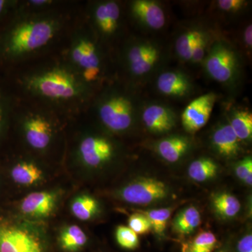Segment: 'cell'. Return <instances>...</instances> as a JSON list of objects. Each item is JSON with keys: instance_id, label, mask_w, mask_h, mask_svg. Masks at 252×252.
Listing matches in <instances>:
<instances>
[{"instance_id": "6da1fadb", "label": "cell", "mask_w": 252, "mask_h": 252, "mask_svg": "<svg viewBox=\"0 0 252 252\" xmlns=\"http://www.w3.org/2000/svg\"><path fill=\"white\" fill-rule=\"evenodd\" d=\"M53 18L11 19L0 29V64L7 65L47 45L59 31Z\"/></svg>"}, {"instance_id": "7a4b0ae2", "label": "cell", "mask_w": 252, "mask_h": 252, "mask_svg": "<svg viewBox=\"0 0 252 252\" xmlns=\"http://www.w3.org/2000/svg\"><path fill=\"white\" fill-rule=\"evenodd\" d=\"M26 85L35 95L54 102L73 100L83 91L82 84L74 73L59 67L32 74L27 79Z\"/></svg>"}, {"instance_id": "3957f363", "label": "cell", "mask_w": 252, "mask_h": 252, "mask_svg": "<svg viewBox=\"0 0 252 252\" xmlns=\"http://www.w3.org/2000/svg\"><path fill=\"white\" fill-rule=\"evenodd\" d=\"M0 252H44L35 235L0 215Z\"/></svg>"}, {"instance_id": "277c9868", "label": "cell", "mask_w": 252, "mask_h": 252, "mask_svg": "<svg viewBox=\"0 0 252 252\" xmlns=\"http://www.w3.org/2000/svg\"><path fill=\"white\" fill-rule=\"evenodd\" d=\"M99 116L104 125L109 130L122 132L132 125L133 107L127 97L121 94H114L101 103Z\"/></svg>"}, {"instance_id": "5b68a950", "label": "cell", "mask_w": 252, "mask_h": 252, "mask_svg": "<svg viewBox=\"0 0 252 252\" xmlns=\"http://www.w3.org/2000/svg\"><path fill=\"white\" fill-rule=\"evenodd\" d=\"M207 74L219 82L227 83L234 78L238 62L234 51L222 42L212 46L205 61Z\"/></svg>"}, {"instance_id": "8992f818", "label": "cell", "mask_w": 252, "mask_h": 252, "mask_svg": "<svg viewBox=\"0 0 252 252\" xmlns=\"http://www.w3.org/2000/svg\"><path fill=\"white\" fill-rule=\"evenodd\" d=\"M121 197L126 203L134 205H149L160 201L168 195L166 185L152 178H141L126 186Z\"/></svg>"}, {"instance_id": "52a82bcc", "label": "cell", "mask_w": 252, "mask_h": 252, "mask_svg": "<svg viewBox=\"0 0 252 252\" xmlns=\"http://www.w3.org/2000/svg\"><path fill=\"white\" fill-rule=\"evenodd\" d=\"M70 55L72 62L81 69L84 81L91 82L97 79L100 68L98 53L94 42L80 38L74 42Z\"/></svg>"}, {"instance_id": "ba28073f", "label": "cell", "mask_w": 252, "mask_h": 252, "mask_svg": "<svg viewBox=\"0 0 252 252\" xmlns=\"http://www.w3.org/2000/svg\"><path fill=\"white\" fill-rule=\"evenodd\" d=\"M216 99V94L210 93L194 99L186 107L182 113V122L187 132L194 133L206 125Z\"/></svg>"}, {"instance_id": "9c48e42d", "label": "cell", "mask_w": 252, "mask_h": 252, "mask_svg": "<svg viewBox=\"0 0 252 252\" xmlns=\"http://www.w3.org/2000/svg\"><path fill=\"white\" fill-rule=\"evenodd\" d=\"M79 152L86 165L97 167L110 160L113 147L112 144L103 137L89 136L81 142Z\"/></svg>"}, {"instance_id": "30bf717a", "label": "cell", "mask_w": 252, "mask_h": 252, "mask_svg": "<svg viewBox=\"0 0 252 252\" xmlns=\"http://www.w3.org/2000/svg\"><path fill=\"white\" fill-rule=\"evenodd\" d=\"M157 46L149 43L132 46L127 53V63L132 74L143 76L150 72L159 58Z\"/></svg>"}, {"instance_id": "8fae6325", "label": "cell", "mask_w": 252, "mask_h": 252, "mask_svg": "<svg viewBox=\"0 0 252 252\" xmlns=\"http://www.w3.org/2000/svg\"><path fill=\"white\" fill-rule=\"evenodd\" d=\"M24 132L28 143L33 149L41 150L49 146L52 137V127L44 117L33 115L26 119Z\"/></svg>"}, {"instance_id": "7c38bea8", "label": "cell", "mask_w": 252, "mask_h": 252, "mask_svg": "<svg viewBox=\"0 0 252 252\" xmlns=\"http://www.w3.org/2000/svg\"><path fill=\"white\" fill-rule=\"evenodd\" d=\"M56 196L51 192H34L28 195L21 203V211L32 217H49L56 206Z\"/></svg>"}, {"instance_id": "4fadbf2b", "label": "cell", "mask_w": 252, "mask_h": 252, "mask_svg": "<svg viewBox=\"0 0 252 252\" xmlns=\"http://www.w3.org/2000/svg\"><path fill=\"white\" fill-rule=\"evenodd\" d=\"M142 120L146 127L155 133H164L172 130L176 121L172 111L160 104H152L146 107Z\"/></svg>"}, {"instance_id": "5bb4252c", "label": "cell", "mask_w": 252, "mask_h": 252, "mask_svg": "<svg viewBox=\"0 0 252 252\" xmlns=\"http://www.w3.org/2000/svg\"><path fill=\"white\" fill-rule=\"evenodd\" d=\"M131 10L137 20L151 29L160 30L165 26V13L155 1L137 0L132 3Z\"/></svg>"}, {"instance_id": "9a60e30c", "label": "cell", "mask_w": 252, "mask_h": 252, "mask_svg": "<svg viewBox=\"0 0 252 252\" xmlns=\"http://www.w3.org/2000/svg\"><path fill=\"white\" fill-rule=\"evenodd\" d=\"M157 88L165 95L183 97L189 94L191 85L185 74L177 72H166L158 78Z\"/></svg>"}, {"instance_id": "2e32d148", "label": "cell", "mask_w": 252, "mask_h": 252, "mask_svg": "<svg viewBox=\"0 0 252 252\" xmlns=\"http://www.w3.org/2000/svg\"><path fill=\"white\" fill-rule=\"evenodd\" d=\"M120 7L115 1H106L97 5L94 16L99 31L111 34L116 31L120 18Z\"/></svg>"}, {"instance_id": "e0dca14e", "label": "cell", "mask_w": 252, "mask_h": 252, "mask_svg": "<svg viewBox=\"0 0 252 252\" xmlns=\"http://www.w3.org/2000/svg\"><path fill=\"white\" fill-rule=\"evenodd\" d=\"M212 141L217 152L223 157H234L240 151V140L229 124L215 130Z\"/></svg>"}, {"instance_id": "ac0fdd59", "label": "cell", "mask_w": 252, "mask_h": 252, "mask_svg": "<svg viewBox=\"0 0 252 252\" xmlns=\"http://www.w3.org/2000/svg\"><path fill=\"white\" fill-rule=\"evenodd\" d=\"M189 142L185 137L173 136L160 141L157 150L160 157L169 162H175L188 151Z\"/></svg>"}, {"instance_id": "d6986e66", "label": "cell", "mask_w": 252, "mask_h": 252, "mask_svg": "<svg viewBox=\"0 0 252 252\" xmlns=\"http://www.w3.org/2000/svg\"><path fill=\"white\" fill-rule=\"evenodd\" d=\"M200 223V212L196 207L190 206L179 212L172 222V226L177 234L185 236L191 234Z\"/></svg>"}, {"instance_id": "ffe728a7", "label": "cell", "mask_w": 252, "mask_h": 252, "mask_svg": "<svg viewBox=\"0 0 252 252\" xmlns=\"http://www.w3.org/2000/svg\"><path fill=\"white\" fill-rule=\"evenodd\" d=\"M42 176L40 169L32 162H18L9 170L11 180L19 185H34L42 179Z\"/></svg>"}, {"instance_id": "44dd1931", "label": "cell", "mask_w": 252, "mask_h": 252, "mask_svg": "<svg viewBox=\"0 0 252 252\" xmlns=\"http://www.w3.org/2000/svg\"><path fill=\"white\" fill-rule=\"evenodd\" d=\"M212 206L219 216L223 219H230L238 215L241 204L234 195L228 193H220L212 198Z\"/></svg>"}, {"instance_id": "7402d4cb", "label": "cell", "mask_w": 252, "mask_h": 252, "mask_svg": "<svg viewBox=\"0 0 252 252\" xmlns=\"http://www.w3.org/2000/svg\"><path fill=\"white\" fill-rule=\"evenodd\" d=\"M87 236L80 227L72 225L64 228L60 237V243L63 250L76 252L87 243Z\"/></svg>"}, {"instance_id": "603a6c76", "label": "cell", "mask_w": 252, "mask_h": 252, "mask_svg": "<svg viewBox=\"0 0 252 252\" xmlns=\"http://www.w3.org/2000/svg\"><path fill=\"white\" fill-rule=\"evenodd\" d=\"M218 166L216 162L210 158H200L194 160L189 165L188 173L191 180L203 182L217 175Z\"/></svg>"}, {"instance_id": "cb8c5ba5", "label": "cell", "mask_w": 252, "mask_h": 252, "mask_svg": "<svg viewBox=\"0 0 252 252\" xmlns=\"http://www.w3.org/2000/svg\"><path fill=\"white\" fill-rule=\"evenodd\" d=\"M99 210L97 200L88 195H79L73 200L71 210L79 220H88L93 218Z\"/></svg>"}, {"instance_id": "d4e9b609", "label": "cell", "mask_w": 252, "mask_h": 252, "mask_svg": "<svg viewBox=\"0 0 252 252\" xmlns=\"http://www.w3.org/2000/svg\"><path fill=\"white\" fill-rule=\"evenodd\" d=\"M229 125L239 140H249L252 136V115L248 111H237L232 116Z\"/></svg>"}, {"instance_id": "484cf974", "label": "cell", "mask_w": 252, "mask_h": 252, "mask_svg": "<svg viewBox=\"0 0 252 252\" xmlns=\"http://www.w3.org/2000/svg\"><path fill=\"white\" fill-rule=\"evenodd\" d=\"M204 32L200 30H191L183 33L176 41L175 49L181 59L190 61L194 46Z\"/></svg>"}, {"instance_id": "4316f807", "label": "cell", "mask_w": 252, "mask_h": 252, "mask_svg": "<svg viewBox=\"0 0 252 252\" xmlns=\"http://www.w3.org/2000/svg\"><path fill=\"white\" fill-rule=\"evenodd\" d=\"M172 212V208L156 209L147 211L138 210V212L147 217L152 226V229L159 236L163 235Z\"/></svg>"}, {"instance_id": "83f0119b", "label": "cell", "mask_w": 252, "mask_h": 252, "mask_svg": "<svg viewBox=\"0 0 252 252\" xmlns=\"http://www.w3.org/2000/svg\"><path fill=\"white\" fill-rule=\"evenodd\" d=\"M217 245L215 234L211 231H203L194 238L187 248L190 252H213Z\"/></svg>"}, {"instance_id": "f1b7e54d", "label": "cell", "mask_w": 252, "mask_h": 252, "mask_svg": "<svg viewBox=\"0 0 252 252\" xmlns=\"http://www.w3.org/2000/svg\"><path fill=\"white\" fill-rule=\"evenodd\" d=\"M116 239L118 244L126 250H135L138 248L140 244L138 235L125 225L118 227L116 230Z\"/></svg>"}, {"instance_id": "f546056e", "label": "cell", "mask_w": 252, "mask_h": 252, "mask_svg": "<svg viewBox=\"0 0 252 252\" xmlns=\"http://www.w3.org/2000/svg\"><path fill=\"white\" fill-rule=\"evenodd\" d=\"M128 227L137 235L146 234L152 230L147 217L140 212L130 215L128 219Z\"/></svg>"}, {"instance_id": "4dcf8cb0", "label": "cell", "mask_w": 252, "mask_h": 252, "mask_svg": "<svg viewBox=\"0 0 252 252\" xmlns=\"http://www.w3.org/2000/svg\"><path fill=\"white\" fill-rule=\"evenodd\" d=\"M10 109L9 97L0 86V141L4 135L7 126Z\"/></svg>"}, {"instance_id": "1f68e13d", "label": "cell", "mask_w": 252, "mask_h": 252, "mask_svg": "<svg viewBox=\"0 0 252 252\" xmlns=\"http://www.w3.org/2000/svg\"><path fill=\"white\" fill-rule=\"evenodd\" d=\"M235 175L249 186L252 185V160L251 157L243 159L235 168Z\"/></svg>"}, {"instance_id": "d6a6232c", "label": "cell", "mask_w": 252, "mask_h": 252, "mask_svg": "<svg viewBox=\"0 0 252 252\" xmlns=\"http://www.w3.org/2000/svg\"><path fill=\"white\" fill-rule=\"evenodd\" d=\"M207 44V36L205 33L199 38L198 41L194 46L190 61L194 63H199L203 61L205 50Z\"/></svg>"}, {"instance_id": "836d02e7", "label": "cell", "mask_w": 252, "mask_h": 252, "mask_svg": "<svg viewBox=\"0 0 252 252\" xmlns=\"http://www.w3.org/2000/svg\"><path fill=\"white\" fill-rule=\"evenodd\" d=\"M15 4L14 1L0 0V29L9 22V18L14 9Z\"/></svg>"}, {"instance_id": "e575fe53", "label": "cell", "mask_w": 252, "mask_h": 252, "mask_svg": "<svg viewBox=\"0 0 252 252\" xmlns=\"http://www.w3.org/2000/svg\"><path fill=\"white\" fill-rule=\"evenodd\" d=\"M246 2L243 0H220L217 1L219 8L222 11L235 12L244 7Z\"/></svg>"}, {"instance_id": "d590c367", "label": "cell", "mask_w": 252, "mask_h": 252, "mask_svg": "<svg viewBox=\"0 0 252 252\" xmlns=\"http://www.w3.org/2000/svg\"><path fill=\"white\" fill-rule=\"evenodd\" d=\"M238 252H252V235L249 233L239 240L237 245Z\"/></svg>"}, {"instance_id": "8d00e7d4", "label": "cell", "mask_w": 252, "mask_h": 252, "mask_svg": "<svg viewBox=\"0 0 252 252\" xmlns=\"http://www.w3.org/2000/svg\"><path fill=\"white\" fill-rule=\"evenodd\" d=\"M245 42L247 46L250 49H252V25H249L245 31Z\"/></svg>"}, {"instance_id": "74e56055", "label": "cell", "mask_w": 252, "mask_h": 252, "mask_svg": "<svg viewBox=\"0 0 252 252\" xmlns=\"http://www.w3.org/2000/svg\"><path fill=\"white\" fill-rule=\"evenodd\" d=\"M51 1H46V0H39V1H29V4L32 6L33 7H44L46 5L51 4Z\"/></svg>"}, {"instance_id": "f35d334b", "label": "cell", "mask_w": 252, "mask_h": 252, "mask_svg": "<svg viewBox=\"0 0 252 252\" xmlns=\"http://www.w3.org/2000/svg\"><path fill=\"white\" fill-rule=\"evenodd\" d=\"M183 252H190L189 251V250H188V248H187H187L183 249Z\"/></svg>"}, {"instance_id": "ab89813d", "label": "cell", "mask_w": 252, "mask_h": 252, "mask_svg": "<svg viewBox=\"0 0 252 252\" xmlns=\"http://www.w3.org/2000/svg\"><path fill=\"white\" fill-rule=\"evenodd\" d=\"M1 176H0V186H1Z\"/></svg>"}, {"instance_id": "60d3db41", "label": "cell", "mask_w": 252, "mask_h": 252, "mask_svg": "<svg viewBox=\"0 0 252 252\" xmlns=\"http://www.w3.org/2000/svg\"><path fill=\"white\" fill-rule=\"evenodd\" d=\"M225 252V251H220V252Z\"/></svg>"}]
</instances>
